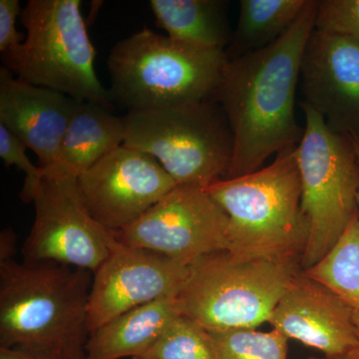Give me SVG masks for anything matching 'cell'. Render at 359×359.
Instances as JSON below:
<instances>
[{
	"label": "cell",
	"mask_w": 359,
	"mask_h": 359,
	"mask_svg": "<svg viewBox=\"0 0 359 359\" xmlns=\"http://www.w3.org/2000/svg\"><path fill=\"white\" fill-rule=\"evenodd\" d=\"M318 0L275 43L226 60L212 100L224 110L233 137L226 179L254 173L273 155L301 143L304 127L295 118V95L304 47L316 28Z\"/></svg>",
	"instance_id": "obj_1"
},
{
	"label": "cell",
	"mask_w": 359,
	"mask_h": 359,
	"mask_svg": "<svg viewBox=\"0 0 359 359\" xmlns=\"http://www.w3.org/2000/svg\"><path fill=\"white\" fill-rule=\"evenodd\" d=\"M92 271L51 262L0 263V347L85 359Z\"/></svg>",
	"instance_id": "obj_2"
},
{
	"label": "cell",
	"mask_w": 359,
	"mask_h": 359,
	"mask_svg": "<svg viewBox=\"0 0 359 359\" xmlns=\"http://www.w3.org/2000/svg\"><path fill=\"white\" fill-rule=\"evenodd\" d=\"M207 191L228 216L231 255L301 264L309 226L302 207L297 146L254 173L219 180Z\"/></svg>",
	"instance_id": "obj_3"
},
{
	"label": "cell",
	"mask_w": 359,
	"mask_h": 359,
	"mask_svg": "<svg viewBox=\"0 0 359 359\" xmlns=\"http://www.w3.org/2000/svg\"><path fill=\"white\" fill-rule=\"evenodd\" d=\"M226 60L224 50L194 46L143 28L111 49V99L128 112L209 100Z\"/></svg>",
	"instance_id": "obj_4"
},
{
	"label": "cell",
	"mask_w": 359,
	"mask_h": 359,
	"mask_svg": "<svg viewBox=\"0 0 359 359\" xmlns=\"http://www.w3.org/2000/svg\"><path fill=\"white\" fill-rule=\"evenodd\" d=\"M80 0H29L20 14L22 43L2 54L4 67L27 83L55 90L78 102L110 108L109 90L95 71L96 50Z\"/></svg>",
	"instance_id": "obj_5"
},
{
	"label": "cell",
	"mask_w": 359,
	"mask_h": 359,
	"mask_svg": "<svg viewBox=\"0 0 359 359\" xmlns=\"http://www.w3.org/2000/svg\"><path fill=\"white\" fill-rule=\"evenodd\" d=\"M301 271V264L294 262L240 259L218 250L189 266L177 301L182 314L208 332L255 330L269 323Z\"/></svg>",
	"instance_id": "obj_6"
},
{
	"label": "cell",
	"mask_w": 359,
	"mask_h": 359,
	"mask_svg": "<svg viewBox=\"0 0 359 359\" xmlns=\"http://www.w3.org/2000/svg\"><path fill=\"white\" fill-rule=\"evenodd\" d=\"M123 118V145L155 158L177 186L208 189L228 176L233 137L216 101L128 112Z\"/></svg>",
	"instance_id": "obj_7"
},
{
	"label": "cell",
	"mask_w": 359,
	"mask_h": 359,
	"mask_svg": "<svg viewBox=\"0 0 359 359\" xmlns=\"http://www.w3.org/2000/svg\"><path fill=\"white\" fill-rule=\"evenodd\" d=\"M304 133L297 146L302 211L308 219V245L302 269L320 263L359 215V162L353 139L334 133L306 104Z\"/></svg>",
	"instance_id": "obj_8"
},
{
	"label": "cell",
	"mask_w": 359,
	"mask_h": 359,
	"mask_svg": "<svg viewBox=\"0 0 359 359\" xmlns=\"http://www.w3.org/2000/svg\"><path fill=\"white\" fill-rule=\"evenodd\" d=\"M30 203L35 217L21 250L25 262H51L94 273L118 245L115 233L85 207L78 177L63 168L43 169Z\"/></svg>",
	"instance_id": "obj_9"
},
{
	"label": "cell",
	"mask_w": 359,
	"mask_h": 359,
	"mask_svg": "<svg viewBox=\"0 0 359 359\" xmlns=\"http://www.w3.org/2000/svg\"><path fill=\"white\" fill-rule=\"evenodd\" d=\"M228 216L207 189L177 186L145 215L116 231L120 244L159 252L190 266L226 250Z\"/></svg>",
	"instance_id": "obj_10"
},
{
	"label": "cell",
	"mask_w": 359,
	"mask_h": 359,
	"mask_svg": "<svg viewBox=\"0 0 359 359\" xmlns=\"http://www.w3.org/2000/svg\"><path fill=\"white\" fill-rule=\"evenodd\" d=\"M176 187L155 158L125 145L78 177L85 207L113 233L135 223Z\"/></svg>",
	"instance_id": "obj_11"
},
{
	"label": "cell",
	"mask_w": 359,
	"mask_h": 359,
	"mask_svg": "<svg viewBox=\"0 0 359 359\" xmlns=\"http://www.w3.org/2000/svg\"><path fill=\"white\" fill-rule=\"evenodd\" d=\"M188 273L189 266L171 257L118 242L93 273L88 304L90 332L131 309L178 297Z\"/></svg>",
	"instance_id": "obj_12"
},
{
	"label": "cell",
	"mask_w": 359,
	"mask_h": 359,
	"mask_svg": "<svg viewBox=\"0 0 359 359\" xmlns=\"http://www.w3.org/2000/svg\"><path fill=\"white\" fill-rule=\"evenodd\" d=\"M304 101L334 133L359 140V37L314 28L299 72Z\"/></svg>",
	"instance_id": "obj_13"
},
{
	"label": "cell",
	"mask_w": 359,
	"mask_h": 359,
	"mask_svg": "<svg viewBox=\"0 0 359 359\" xmlns=\"http://www.w3.org/2000/svg\"><path fill=\"white\" fill-rule=\"evenodd\" d=\"M269 323L287 339L313 347L325 358L344 355L359 346L346 302L302 269L290 280Z\"/></svg>",
	"instance_id": "obj_14"
},
{
	"label": "cell",
	"mask_w": 359,
	"mask_h": 359,
	"mask_svg": "<svg viewBox=\"0 0 359 359\" xmlns=\"http://www.w3.org/2000/svg\"><path fill=\"white\" fill-rule=\"evenodd\" d=\"M78 101L55 90L36 86L0 68V125L25 142L39 167L55 166Z\"/></svg>",
	"instance_id": "obj_15"
},
{
	"label": "cell",
	"mask_w": 359,
	"mask_h": 359,
	"mask_svg": "<svg viewBox=\"0 0 359 359\" xmlns=\"http://www.w3.org/2000/svg\"><path fill=\"white\" fill-rule=\"evenodd\" d=\"M180 316L177 297L158 299L120 314L90 332L85 359L137 358Z\"/></svg>",
	"instance_id": "obj_16"
},
{
	"label": "cell",
	"mask_w": 359,
	"mask_h": 359,
	"mask_svg": "<svg viewBox=\"0 0 359 359\" xmlns=\"http://www.w3.org/2000/svg\"><path fill=\"white\" fill-rule=\"evenodd\" d=\"M124 118L100 104L79 102L66 131L55 166L79 177L124 144ZM54 167V166H53Z\"/></svg>",
	"instance_id": "obj_17"
},
{
	"label": "cell",
	"mask_w": 359,
	"mask_h": 359,
	"mask_svg": "<svg viewBox=\"0 0 359 359\" xmlns=\"http://www.w3.org/2000/svg\"><path fill=\"white\" fill-rule=\"evenodd\" d=\"M155 23L168 36L207 49L226 50L231 32L224 0H151Z\"/></svg>",
	"instance_id": "obj_18"
},
{
	"label": "cell",
	"mask_w": 359,
	"mask_h": 359,
	"mask_svg": "<svg viewBox=\"0 0 359 359\" xmlns=\"http://www.w3.org/2000/svg\"><path fill=\"white\" fill-rule=\"evenodd\" d=\"M308 0H241L238 25L224 53L235 59L262 50L289 32Z\"/></svg>",
	"instance_id": "obj_19"
},
{
	"label": "cell",
	"mask_w": 359,
	"mask_h": 359,
	"mask_svg": "<svg viewBox=\"0 0 359 359\" xmlns=\"http://www.w3.org/2000/svg\"><path fill=\"white\" fill-rule=\"evenodd\" d=\"M304 275L330 287L351 311L359 339V215L351 222L334 249Z\"/></svg>",
	"instance_id": "obj_20"
},
{
	"label": "cell",
	"mask_w": 359,
	"mask_h": 359,
	"mask_svg": "<svg viewBox=\"0 0 359 359\" xmlns=\"http://www.w3.org/2000/svg\"><path fill=\"white\" fill-rule=\"evenodd\" d=\"M133 359L219 358L210 332L182 314L145 353Z\"/></svg>",
	"instance_id": "obj_21"
},
{
	"label": "cell",
	"mask_w": 359,
	"mask_h": 359,
	"mask_svg": "<svg viewBox=\"0 0 359 359\" xmlns=\"http://www.w3.org/2000/svg\"><path fill=\"white\" fill-rule=\"evenodd\" d=\"M219 359H287V340L278 330L250 328L209 332Z\"/></svg>",
	"instance_id": "obj_22"
},
{
	"label": "cell",
	"mask_w": 359,
	"mask_h": 359,
	"mask_svg": "<svg viewBox=\"0 0 359 359\" xmlns=\"http://www.w3.org/2000/svg\"><path fill=\"white\" fill-rule=\"evenodd\" d=\"M27 149L25 142L0 125V158L6 166H15L25 174L20 199L23 202L30 203L32 194L43 175V169L33 164L26 154Z\"/></svg>",
	"instance_id": "obj_23"
},
{
	"label": "cell",
	"mask_w": 359,
	"mask_h": 359,
	"mask_svg": "<svg viewBox=\"0 0 359 359\" xmlns=\"http://www.w3.org/2000/svg\"><path fill=\"white\" fill-rule=\"evenodd\" d=\"M316 28L359 37V0H318Z\"/></svg>",
	"instance_id": "obj_24"
},
{
	"label": "cell",
	"mask_w": 359,
	"mask_h": 359,
	"mask_svg": "<svg viewBox=\"0 0 359 359\" xmlns=\"http://www.w3.org/2000/svg\"><path fill=\"white\" fill-rule=\"evenodd\" d=\"M18 0H0V52L8 53L23 41L22 34L16 30V20L21 14Z\"/></svg>",
	"instance_id": "obj_25"
},
{
	"label": "cell",
	"mask_w": 359,
	"mask_h": 359,
	"mask_svg": "<svg viewBox=\"0 0 359 359\" xmlns=\"http://www.w3.org/2000/svg\"><path fill=\"white\" fill-rule=\"evenodd\" d=\"M16 255V235L13 229H4L0 233V263L14 259Z\"/></svg>",
	"instance_id": "obj_26"
},
{
	"label": "cell",
	"mask_w": 359,
	"mask_h": 359,
	"mask_svg": "<svg viewBox=\"0 0 359 359\" xmlns=\"http://www.w3.org/2000/svg\"><path fill=\"white\" fill-rule=\"evenodd\" d=\"M0 359H62V358H52V356L42 355V354L28 353V351H22V349L4 348V347H0Z\"/></svg>",
	"instance_id": "obj_27"
},
{
	"label": "cell",
	"mask_w": 359,
	"mask_h": 359,
	"mask_svg": "<svg viewBox=\"0 0 359 359\" xmlns=\"http://www.w3.org/2000/svg\"><path fill=\"white\" fill-rule=\"evenodd\" d=\"M309 359H359V346L353 351H349L344 355L337 356V358H309Z\"/></svg>",
	"instance_id": "obj_28"
},
{
	"label": "cell",
	"mask_w": 359,
	"mask_h": 359,
	"mask_svg": "<svg viewBox=\"0 0 359 359\" xmlns=\"http://www.w3.org/2000/svg\"><path fill=\"white\" fill-rule=\"evenodd\" d=\"M353 139V138H351ZM354 147H355L356 154H358V162H359V140L358 139H353ZM358 210H359V191H358Z\"/></svg>",
	"instance_id": "obj_29"
}]
</instances>
